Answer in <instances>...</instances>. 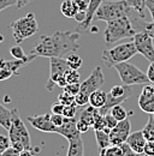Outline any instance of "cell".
Returning <instances> with one entry per match:
<instances>
[{"instance_id":"obj_12","label":"cell","mask_w":154,"mask_h":156,"mask_svg":"<svg viewBox=\"0 0 154 156\" xmlns=\"http://www.w3.org/2000/svg\"><path fill=\"white\" fill-rule=\"evenodd\" d=\"M28 121L30 125L42 132H48V133H57L58 127L54 126V124L51 120V114H41V115H35V117H28Z\"/></svg>"},{"instance_id":"obj_38","label":"cell","mask_w":154,"mask_h":156,"mask_svg":"<svg viewBox=\"0 0 154 156\" xmlns=\"http://www.w3.org/2000/svg\"><path fill=\"white\" fill-rule=\"evenodd\" d=\"M72 2L78 7V11H84V12H87L88 5H89V0H72Z\"/></svg>"},{"instance_id":"obj_54","label":"cell","mask_w":154,"mask_h":156,"mask_svg":"<svg viewBox=\"0 0 154 156\" xmlns=\"http://www.w3.org/2000/svg\"><path fill=\"white\" fill-rule=\"evenodd\" d=\"M153 117H154V114H153Z\"/></svg>"},{"instance_id":"obj_25","label":"cell","mask_w":154,"mask_h":156,"mask_svg":"<svg viewBox=\"0 0 154 156\" xmlns=\"http://www.w3.org/2000/svg\"><path fill=\"white\" fill-rule=\"evenodd\" d=\"M106 127V120L105 115L100 113L99 109H94V121H93V130L99 131V130H104Z\"/></svg>"},{"instance_id":"obj_45","label":"cell","mask_w":154,"mask_h":156,"mask_svg":"<svg viewBox=\"0 0 154 156\" xmlns=\"http://www.w3.org/2000/svg\"><path fill=\"white\" fill-rule=\"evenodd\" d=\"M146 73H147V77L149 79V82L154 84V61L151 62V65L148 66V70H147Z\"/></svg>"},{"instance_id":"obj_40","label":"cell","mask_w":154,"mask_h":156,"mask_svg":"<svg viewBox=\"0 0 154 156\" xmlns=\"http://www.w3.org/2000/svg\"><path fill=\"white\" fill-rule=\"evenodd\" d=\"M122 149H123V156H140L137 155L134 150H131V148L128 145V143H123Z\"/></svg>"},{"instance_id":"obj_18","label":"cell","mask_w":154,"mask_h":156,"mask_svg":"<svg viewBox=\"0 0 154 156\" xmlns=\"http://www.w3.org/2000/svg\"><path fill=\"white\" fill-rule=\"evenodd\" d=\"M112 98H122L124 101H127L128 98L133 95V90H131V87L130 85H115L111 88L110 93H108Z\"/></svg>"},{"instance_id":"obj_35","label":"cell","mask_w":154,"mask_h":156,"mask_svg":"<svg viewBox=\"0 0 154 156\" xmlns=\"http://www.w3.org/2000/svg\"><path fill=\"white\" fill-rule=\"evenodd\" d=\"M11 147V142H10V138L4 135H0V156L2 155V153L9 149Z\"/></svg>"},{"instance_id":"obj_17","label":"cell","mask_w":154,"mask_h":156,"mask_svg":"<svg viewBox=\"0 0 154 156\" xmlns=\"http://www.w3.org/2000/svg\"><path fill=\"white\" fill-rule=\"evenodd\" d=\"M66 156H84V144L81 136L69 140Z\"/></svg>"},{"instance_id":"obj_26","label":"cell","mask_w":154,"mask_h":156,"mask_svg":"<svg viewBox=\"0 0 154 156\" xmlns=\"http://www.w3.org/2000/svg\"><path fill=\"white\" fill-rule=\"evenodd\" d=\"M100 156H123L122 145H110L100 150Z\"/></svg>"},{"instance_id":"obj_49","label":"cell","mask_w":154,"mask_h":156,"mask_svg":"<svg viewBox=\"0 0 154 156\" xmlns=\"http://www.w3.org/2000/svg\"><path fill=\"white\" fill-rule=\"evenodd\" d=\"M22 7H24V0H17L16 9H17V10H20Z\"/></svg>"},{"instance_id":"obj_27","label":"cell","mask_w":154,"mask_h":156,"mask_svg":"<svg viewBox=\"0 0 154 156\" xmlns=\"http://www.w3.org/2000/svg\"><path fill=\"white\" fill-rule=\"evenodd\" d=\"M125 2L136 12L141 15V18L145 17V7H146V0H125Z\"/></svg>"},{"instance_id":"obj_13","label":"cell","mask_w":154,"mask_h":156,"mask_svg":"<svg viewBox=\"0 0 154 156\" xmlns=\"http://www.w3.org/2000/svg\"><path fill=\"white\" fill-rule=\"evenodd\" d=\"M76 122H77L76 118H65L63 125L58 127L57 133L60 135V136L65 137L68 140L74 139V138H76V137H79L81 133H79L78 130H77Z\"/></svg>"},{"instance_id":"obj_33","label":"cell","mask_w":154,"mask_h":156,"mask_svg":"<svg viewBox=\"0 0 154 156\" xmlns=\"http://www.w3.org/2000/svg\"><path fill=\"white\" fill-rule=\"evenodd\" d=\"M77 106L76 105H69L64 107L63 111V115L65 118H76V112H77Z\"/></svg>"},{"instance_id":"obj_52","label":"cell","mask_w":154,"mask_h":156,"mask_svg":"<svg viewBox=\"0 0 154 156\" xmlns=\"http://www.w3.org/2000/svg\"><path fill=\"white\" fill-rule=\"evenodd\" d=\"M1 62H2V59L0 58V65H1Z\"/></svg>"},{"instance_id":"obj_50","label":"cell","mask_w":154,"mask_h":156,"mask_svg":"<svg viewBox=\"0 0 154 156\" xmlns=\"http://www.w3.org/2000/svg\"><path fill=\"white\" fill-rule=\"evenodd\" d=\"M2 41H4V36H2V35H0V43H1Z\"/></svg>"},{"instance_id":"obj_6","label":"cell","mask_w":154,"mask_h":156,"mask_svg":"<svg viewBox=\"0 0 154 156\" xmlns=\"http://www.w3.org/2000/svg\"><path fill=\"white\" fill-rule=\"evenodd\" d=\"M137 53L138 52L136 49L134 42H125L104 51L101 58L105 61L107 67H113L119 62H124L134 58Z\"/></svg>"},{"instance_id":"obj_30","label":"cell","mask_w":154,"mask_h":156,"mask_svg":"<svg viewBox=\"0 0 154 156\" xmlns=\"http://www.w3.org/2000/svg\"><path fill=\"white\" fill-rule=\"evenodd\" d=\"M10 53H11V55L15 59H19V60L29 58V55H25V54H24V51H23V48H22L19 44H16V46L11 47V48H10Z\"/></svg>"},{"instance_id":"obj_8","label":"cell","mask_w":154,"mask_h":156,"mask_svg":"<svg viewBox=\"0 0 154 156\" xmlns=\"http://www.w3.org/2000/svg\"><path fill=\"white\" fill-rule=\"evenodd\" d=\"M113 67L118 72L119 78L122 79L123 84H125V85L131 87V85H141V84L151 83L147 77V73H145L138 67H136L135 65L128 62V61L119 62V64L115 65Z\"/></svg>"},{"instance_id":"obj_14","label":"cell","mask_w":154,"mask_h":156,"mask_svg":"<svg viewBox=\"0 0 154 156\" xmlns=\"http://www.w3.org/2000/svg\"><path fill=\"white\" fill-rule=\"evenodd\" d=\"M127 143L131 148V150H134L137 155H143L147 140L143 136L142 131H135L133 133H130L127 139Z\"/></svg>"},{"instance_id":"obj_39","label":"cell","mask_w":154,"mask_h":156,"mask_svg":"<svg viewBox=\"0 0 154 156\" xmlns=\"http://www.w3.org/2000/svg\"><path fill=\"white\" fill-rule=\"evenodd\" d=\"M143 155L154 156V140H152V142H147V143H146Z\"/></svg>"},{"instance_id":"obj_16","label":"cell","mask_w":154,"mask_h":156,"mask_svg":"<svg viewBox=\"0 0 154 156\" xmlns=\"http://www.w3.org/2000/svg\"><path fill=\"white\" fill-rule=\"evenodd\" d=\"M138 107L147 114H154V94L141 93L138 96Z\"/></svg>"},{"instance_id":"obj_42","label":"cell","mask_w":154,"mask_h":156,"mask_svg":"<svg viewBox=\"0 0 154 156\" xmlns=\"http://www.w3.org/2000/svg\"><path fill=\"white\" fill-rule=\"evenodd\" d=\"M64 107H65V106L58 101L57 103H53V105H52V108H51V111H52V113H54V114H63Z\"/></svg>"},{"instance_id":"obj_2","label":"cell","mask_w":154,"mask_h":156,"mask_svg":"<svg viewBox=\"0 0 154 156\" xmlns=\"http://www.w3.org/2000/svg\"><path fill=\"white\" fill-rule=\"evenodd\" d=\"M12 111V119L11 126L9 129V138L11 142V147L16 148L17 150L22 151L23 149H31L30 143V135L23 120L18 114V109L13 108Z\"/></svg>"},{"instance_id":"obj_47","label":"cell","mask_w":154,"mask_h":156,"mask_svg":"<svg viewBox=\"0 0 154 156\" xmlns=\"http://www.w3.org/2000/svg\"><path fill=\"white\" fill-rule=\"evenodd\" d=\"M86 17H87V12H84V11H78L77 15L75 16V20H76L78 23H82L83 20H86Z\"/></svg>"},{"instance_id":"obj_22","label":"cell","mask_w":154,"mask_h":156,"mask_svg":"<svg viewBox=\"0 0 154 156\" xmlns=\"http://www.w3.org/2000/svg\"><path fill=\"white\" fill-rule=\"evenodd\" d=\"M11 119H12V111L7 109L2 103H0V126L9 131L11 126Z\"/></svg>"},{"instance_id":"obj_23","label":"cell","mask_w":154,"mask_h":156,"mask_svg":"<svg viewBox=\"0 0 154 156\" xmlns=\"http://www.w3.org/2000/svg\"><path fill=\"white\" fill-rule=\"evenodd\" d=\"M143 136L146 138L147 142H152L154 140V117L153 114H148V120L147 124L145 125V127L141 130Z\"/></svg>"},{"instance_id":"obj_31","label":"cell","mask_w":154,"mask_h":156,"mask_svg":"<svg viewBox=\"0 0 154 156\" xmlns=\"http://www.w3.org/2000/svg\"><path fill=\"white\" fill-rule=\"evenodd\" d=\"M58 101H59L60 103H63L64 106L76 105V102H75V96H72V95H70V94H68V93H65V91L61 93V94L58 96Z\"/></svg>"},{"instance_id":"obj_43","label":"cell","mask_w":154,"mask_h":156,"mask_svg":"<svg viewBox=\"0 0 154 156\" xmlns=\"http://www.w3.org/2000/svg\"><path fill=\"white\" fill-rule=\"evenodd\" d=\"M143 30H146L149 34V36L154 40V22H152V23L145 22L143 23Z\"/></svg>"},{"instance_id":"obj_10","label":"cell","mask_w":154,"mask_h":156,"mask_svg":"<svg viewBox=\"0 0 154 156\" xmlns=\"http://www.w3.org/2000/svg\"><path fill=\"white\" fill-rule=\"evenodd\" d=\"M69 65L66 59L64 58H51L50 61V78L47 80L46 84V89L48 91H52L54 89V85H57V82L59 80V78H61L65 72L69 70Z\"/></svg>"},{"instance_id":"obj_19","label":"cell","mask_w":154,"mask_h":156,"mask_svg":"<svg viewBox=\"0 0 154 156\" xmlns=\"http://www.w3.org/2000/svg\"><path fill=\"white\" fill-rule=\"evenodd\" d=\"M106 100H107V93L97 89L94 93L90 94V96H89V105L92 107L96 108V109H100V108H102L105 106Z\"/></svg>"},{"instance_id":"obj_15","label":"cell","mask_w":154,"mask_h":156,"mask_svg":"<svg viewBox=\"0 0 154 156\" xmlns=\"http://www.w3.org/2000/svg\"><path fill=\"white\" fill-rule=\"evenodd\" d=\"M102 1L104 0H89V5H88V10H87V17L82 23H78V27L76 29L77 33L86 31L90 27L92 22L94 20V16H95L96 11H97V9H99V6L101 5Z\"/></svg>"},{"instance_id":"obj_1","label":"cell","mask_w":154,"mask_h":156,"mask_svg":"<svg viewBox=\"0 0 154 156\" xmlns=\"http://www.w3.org/2000/svg\"><path fill=\"white\" fill-rule=\"evenodd\" d=\"M79 49V33L57 31L53 35L41 36L30 54L43 58H64Z\"/></svg>"},{"instance_id":"obj_4","label":"cell","mask_w":154,"mask_h":156,"mask_svg":"<svg viewBox=\"0 0 154 156\" xmlns=\"http://www.w3.org/2000/svg\"><path fill=\"white\" fill-rule=\"evenodd\" d=\"M131 11V7L125 2V0H104L96 11L94 20L111 22L125 17Z\"/></svg>"},{"instance_id":"obj_29","label":"cell","mask_w":154,"mask_h":156,"mask_svg":"<svg viewBox=\"0 0 154 156\" xmlns=\"http://www.w3.org/2000/svg\"><path fill=\"white\" fill-rule=\"evenodd\" d=\"M65 78H66L68 84L79 83V73H78V70L69 69V70L65 72Z\"/></svg>"},{"instance_id":"obj_5","label":"cell","mask_w":154,"mask_h":156,"mask_svg":"<svg viewBox=\"0 0 154 156\" xmlns=\"http://www.w3.org/2000/svg\"><path fill=\"white\" fill-rule=\"evenodd\" d=\"M105 83V76L102 72V69L100 66H96L90 73V76L81 83L79 93L75 96V102L77 106H87L89 105V96L92 93L100 89L102 84Z\"/></svg>"},{"instance_id":"obj_37","label":"cell","mask_w":154,"mask_h":156,"mask_svg":"<svg viewBox=\"0 0 154 156\" xmlns=\"http://www.w3.org/2000/svg\"><path fill=\"white\" fill-rule=\"evenodd\" d=\"M64 119H65V117H64L63 114H54V113H51V120H52V122L54 124V126H57V127L63 125Z\"/></svg>"},{"instance_id":"obj_24","label":"cell","mask_w":154,"mask_h":156,"mask_svg":"<svg viewBox=\"0 0 154 156\" xmlns=\"http://www.w3.org/2000/svg\"><path fill=\"white\" fill-rule=\"evenodd\" d=\"M110 113L112 114V117L115 118L117 121L125 120V119H128V115H129V113L125 111V108L122 105H117L115 107H112L110 109Z\"/></svg>"},{"instance_id":"obj_41","label":"cell","mask_w":154,"mask_h":156,"mask_svg":"<svg viewBox=\"0 0 154 156\" xmlns=\"http://www.w3.org/2000/svg\"><path fill=\"white\" fill-rule=\"evenodd\" d=\"M13 5H17V0H0V12Z\"/></svg>"},{"instance_id":"obj_46","label":"cell","mask_w":154,"mask_h":156,"mask_svg":"<svg viewBox=\"0 0 154 156\" xmlns=\"http://www.w3.org/2000/svg\"><path fill=\"white\" fill-rule=\"evenodd\" d=\"M146 7L148 9L152 20L154 22V0H146Z\"/></svg>"},{"instance_id":"obj_36","label":"cell","mask_w":154,"mask_h":156,"mask_svg":"<svg viewBox=\"0 0 154 156\" xmlns=\"http://www.w3.org/2000/svg\"><path fill=\"white\" fill-rule=\"evenodd\" d=\"M105 120H106V127H108L110 130H112L116 125L118 124V121L116 120L115 118L112 117V114H111L110 112L105 114Z\"/></svg>"},{"instance_id":"obj_7","label":"cell","mask_w":154,"mask_h":156,"mask_svg":"<svg viewBox=\"0 0 154 156\" xmlns=\"http://www.w3.org/2000/svg\"><path fill=\"white\" fill-rule=\"evenodd\" d=\"M10 28L12 30V35H13V39L16 41V43L19 44L24 40L31 37L33 35H35L38 33V24L36 22V18H35V15L30 12L27 16L11 23Z\"/></svg>"},{"instance_id":"obj_48","label":"cell","mask_w":154,"mask_h":156,"mask_svg":"<svg viewBox=\"0 0 154 156\" xmlns=\"http://www.w3.org/2000/svg\"><path fill=\"white\" fill-rule=\"evenodd\" d=\"M19 156H36L35 153L33 151V149H23L20 153H19Z\"/></svg>"},{"instance_id":"obj_9","label":"cell","mask_w":154,"mask_h":156,"mask_svg":"<svg viewBox=\"0 0 154 156\" xmlns=\"http://www.w3.org/2000/svg\"><path fill=\"white\" fill-rule=\"evenodd\" d=\"M133 42L136 46L137 52L143 55L149 62L154 61V44H153V39L149 36V34L146 30H141L137 31L133 37Z\"/></svg>"},{"instance_id":"obj_34","label":"cell","mask_w":154,"mask_h":156,"mask_svg":"<svg viewBox=\"0 0 154 156\" xmlns=\"http://www.w3.org/2000/svg\"><path fill=\"white\" fill-rule=\"evenodd\" d=\"M77 130H78V132L82 135V133H86V132H88L90 129H92V126L87 122V121H84V120H81V119H77Z\"/></svg>"},{"instance_id":"obj_21","label":"cell","mask_w":154,"mask_h":156,"mask_svg":"<svg viewBox=\"0 0 154 156\" xmlns=\"http://www.w3.org/2000/svg\"><path fill=\"white\" fill-rule=\"evenodd\" d=\"M60 11L66 18H75L78 12V7L72 2V0H65L60 6Z\"/></svg>"},{"instance_id":"obj_32","label":"cell","mask_w":154,"mask_h":156,"mask_svg":"<svg viewBox=\"0 0 154 156\" xmlns=\"http://www.w3.org/2000/svg\"><path fill=\"white\" fill-rule=\"evenodd\" d=\"M64 91L72 95V96H76L77 94L79 93V89H81V83H72V84H66L64 88Z\"/></svg>"},{"instance_id":"obj_44","label":"cell","mask_w":154,"mask_h":156,"mask_svg":"<svg viewBox=\"0 0 154 156\" xmlns=\"http://www.w3.org/2000/svg\"><path fill=\"white\" fill-rule=\"evenodd\" d=\"M19 150H17L16 148H13V147H10L9 149H6L4 153H2V155L1 156H19Z\"/></svg>"},{"instance_id":"obj_20","label":"cell","mask_w":154,"mask_h":156,"mask_svg":"<svg viewBox=\"0 0 154 156\" xmlns=\"http://www.w3.org/2000/svg\"><path fill=\"white\" fill-rule=\"evenodd\" d=\"M94 132H95L96 144H97L99 150L111 145V142H110V132H111V130L108 127H105L104 130H99V131H94Z\"/></svg>"},{"instance_id":"obj_51","label":"cell","mask_w":154,"mask_h":156,"mask_svg":"<svg viewBox=\"0 0 154 156\" xmlns=\"http://www.w3.org/2000/svg\"><path fill=\"white\" fill-rule=\"evenodd\" d=\"M29 1H30V0H24V6H25V5H27Z\"/></svg>"},{"instance_id":"obj_3","label":"cell","mask_w":154,"mask_h":156,"mask_svg":"<svg viewBox=\"0 0 154 156\" xmlns=\"http://www.w3.org/2000/svg\"><path fill=\"white\" fill-rule=\"evenodd\" d=\"M137 31L134 29L131 20L128 16L118 20L107 22V27L104 33V39L107 44L115 43L122 39H131Z\"/></svg>"},{"instance_id":"obj_11","label":"cell","mask_w":154,"mask_h":156,"mask_svg":"<svg viewBox=\"0 0 154 156\" xmlns=\"http://www.w3.org/2000/svg\"><path fill=\"white\" fill-rule=\"evenodd\" d=\"M130 135V122L128 119L118 121V124L110 132V142L111 145H122L127 143V139Z\"/></svg>"},{"instance_id":"obj_28","label":"cell","mask_w":154,"mask_h":156,"mask_svg":"<svg viewBox=\"0 0 154 156\" xmlns=\"http://www.w3.org/2000/svg\"><path fill=\"white\" fill-rule=\"evenodd\" d=\"M66 61H68V65H69V67L70 69H72V70H78L81 66H82V59L79 55H77L75 53H71L70 55H68V58H66Z\"/></svg>"},{"instance_id":"obj_53","label":"cell","mask_w":154,"mask_h":156,"mask_svg":"<svg viewBox=\"0 0 154 156\" xmlns=\"http://www.w3.org/2000/svg\"><path fill=\"white\" fill-rule=\"evenodd\" d=\"M140 156H146V155H140Z\"/></svg>"}]
</instances>
